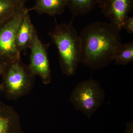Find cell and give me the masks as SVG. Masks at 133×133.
I'll return each instance as SVG.
<instances>
[{"label": "cell", "mask_w": 133, "mask_h": 133, "mask_svg": "<svg viewBox=\"0 0 133 133\" xmlns=\"http://www.w3.org/2000/svg\"><path fill=\"white\" fill-rule=\"evenodd\" d=\"M48 34L58 50L62 71L74 75L80 63L81 48L79 35L72 23L57 24Z\"/></svg>", "instance_id": "7a4b0ae2"}, {"label": "cell", "mask_w": 133, "mask_h": 133, "mask_svg": "<svg viewBox=\"0 0 133 133\" xmlns=\"http://www.w3.org/2000/svg\"><path fill=\"white\" fill-rule=\"evenodd\" d=\"M98 5L110 23L120 31L124 21L132 11L133 0H100Z\"/></svg>", "instance_id": "52a82bcc"}, {"label": "cell", "mask_w": 133, "mask_h": 133, "mask_svg": "<svg viewBox=\"0 0 133 133\" xmlns=\"http://www.w3.org/2000/svg\"><path fill=\"white\" fill-rule=\"evenodd\" d=\"M24 6L14 0H0V26Z\"/></svg>", "instance_id": "7c38bea8"}, {"label": "cell", "mask_w": 133, "mask_h": 133, "mask_svg": "<svg viewBox=\"0 0 133 133\" xmlns=\"http://www.w3.org/2000/svg\"><path fill=\"white\" fill-rule=\"evenodd\" d=\"M2 76L1 92L8 99L15 100L30 92L36 76L20 59L6 62Z\"/></svg>", "instance_id": "3957f363"}, {"label": "cell", "mask_w": 133, "mask_h": 133, "mask_svg": "<svg viewBox=\"0 0 133 133\" xmlns=\"http://www.w3.org/2000/svg\"><path fill=\"white\" fill-rule=\"evenodd\" d=\"M100 0H68L67 6L74 17L89 14Z\"/></svg>", "instance_id": "8fae6325"}, {"label": "cell", "mask_w": 133, "mask_h": 133, "mask_svg": "<svg viewBox=\"0 0 133 133\" xmlns=\"http://www.w3.org/2000/svg\"><path fill=\"white\" fill-rule=\"evenodd\" d=\"M49 45L50 43L42 42L36 30L30 49L31 52L28 66L32 73L39 76L44 84H49L51 79L48 52Z\"/></svg>", "instance_id": "8992f818"}, {"label": "cell", "mask_w": 133, "mask_h": 133, "mask_svg": "<svg viewBox=\"0 0 133 133\" xmlns=\"http://www.w3.org/2000/svg\"><path fill=\"white\" fill-rule=\"evenodd\" d=\"M125 133H133V122L127 123Z\"/></svg>", "instance_id": "9a60e30c"}, {"label": "cell", "mask_w": 133, "mask_h": 133, "mask_svg": "<svg viewBox=\"0 0 133 133\" xmlns=\"http://www.w3.org/2000/svg\"><path fill=\"white\" fill-rule=\"evenodd\" d=\"M29 8L25 6L0 26V57L6 62L21 59V52L17 48L16 38L21 22Z\"/></svg>", "instance_id": "5b68a950"}, {"label": "cell", "mask_w": 133, "mask_h": 133, "mask_svg": "<svg viewBox=\"0 0 133 133\" xmlns=\"http://www.w3.org/2000/svg\"><path fill=\"white\" fill-rule=\"evenodd\" d=\"M67 2L68 0H35V5L29 10H34L39 14L55 16L63 13Z\"/></svg>", "instance_id": "30bf717a"}, {"label": "cell", "mask_w": 133, "mask_h": 133, "mask_svg": "<svg viewBox=\"0 0 133 133\" xmlns=\"http://www.w3.org/2000/svg\"><path fill=\"white\" fill-rule=\"evenodd\" d=\"M124 29L129 34H133V17L128 16L124 22L122 29Z\"/></svg>", "instance_id": "5bb4252c"}, {"label": "cell", "mask_w": 133, "mask_h": 133, "mask_svg": "<svg viewBox=\"0 0 133 133\" xmlns=\"http://www.w3.org/2000/svg\"><path fill=\"white\" fill-rule=\"evenodd\" d=\"M119 32L111 23L104 22H94L86 26L79 35L80 63L93 70L108 65L121 44Z\"/></svg>", "instance_id": "6da1fadb"}, {"label": "cell", "mask_w": 133, "mask_h": 133, "mask_svg": "<svg viewBox=\"0 0 133 133\" xmlns=\"http://www.w3.org/2000/svg\"><path fill=\"white\" fill-rule=\"evenodd\" d=\"M14 1H16L18 2L21 3L22 4L25 5V3H26V2L28 1V0H14Z\"/></svg>", "instance_id": "e0dca14e"}, {"label": "cell", "mask_w": 133, "mask_h": 133, "mask_svg": "<svg viewBox=\"0 0 133 133\" xmlns=\"http://www.w3.org/2000/svg\"><path fill=\"white\" fill-rule=\"evenodd\" d=\"M1 91H2L1 86V85L0 84V92H1Z\"/></svg>", "instance_id": "ac0fdd59"}, {"label": "cell", "mask_w": 133, "mask_h": 133, "mask_svg": "<svg viewBox=\"0 0 133 133\" xmlns=\"http://www.w3.org/2000/svg\"><path fill=\"white\" fill-rule=\"evenodd\" d=\"M0 133H23L19 115L13 107L1 101Z\"/></svg>", "instance_id": "ba28073f"}, {"label": "cell", "mask_w": 133, "mask_h": 133, "mask_svg": "<svg viewBox=\"0 0 133 133\" xmlns=\"http://www.w3.org/2000/svg\"><path fill=\"white\" fill-rule=\"evenodd\" d=\"M29 12H27L23 18L17 33L16 47L21 53L27 49H30L36 30L31 22Z\"/></svg>", "instance_id": "9c48e42d"}, {"label": "cell", "mask_w": 133, "mask_h": 133, "mask_svg": "<svg viewBox=\"0 0 133 133\" xmlns=\"http://www.w3.org/2000/svg\"><path fill=\"white\" fill-rule=\"evenodd\" d=\"M6 62L3 60L0 57V77L2 76L3 73L5 69V66H6Z\"/></svg>", "instance_id": "2e32d148"}, {"label": "cell", "mask_w": 133, "mask_h": 133, "mask_svg": "<svg viewBox=\"0 0 133 133\" xmlns=\"http://www.w3.org/2000/svg\"><path fill=\"white\" fill-rule=\"evenodd\" d=\"M133 60V43L121 44L116 51L114 61L118 65H126Z\"/></svg>", "instance_id": "4fadbf2b"}, {"label": "cell", "mask_w": 133, "mask_h": 133, "mask_svg": "<svg viewBox=\"0 0 133 133\" xmlns=\"http://www.w3.org/2000/svg\"><path fill=\"white\" fill-rule=\"evenodd\" d=\"M105 96L104 91L99 83L90 79L79 83L70 97V101L75 109L80 111L90 119L102 104Z\"/></svg>", "instance_id": "277c9868"}]
</instances>
